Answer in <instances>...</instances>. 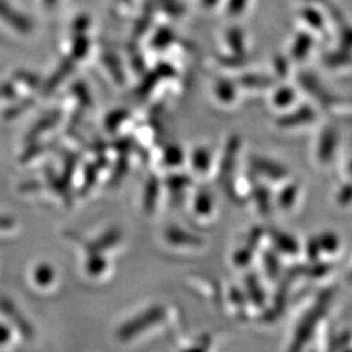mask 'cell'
Wrapping results in <instances>:
<instances>
[{"label": "cell", "instance_id": "2", "mask_svg": "<svg viewBox=\"0 0 352 352\" xmlns=\"http://www.w3.org/2000/svg\"><path fill=\"white\" fill-rule=\"evenodd\" d=\"M0 24L17 34H29L33 30V23L25 13L19 11L8 0H0Z\"/></svg>", "mask_w": 352, "mask_h": 352}, {"label": "cell", "instance_id": "5", "mask_svg": "<svg viewBox=\"0 0 352 352\" xmlns=\"http://www.w3.org/2000/svg\"><path fill=\"white\" fill-rule=\"evenodd\" d=\"M338 145V133L333 126H327L324 129L321 140H320V146H318V158L322 162H329L333 157Z\"/></svg>", "mask_w": 352, "mask_h": 352}, {"label": "cell", "instance_id": "20", "mask_svg": "<svg viewBox=\"0 0 352 352\" xmlns=\"http://www.w3.org/2000/svg\"><path fill=\"white\" fill-rule=\"evenodd\" d=\"M294 98H295V93L292 91V89L282 88L276 93L274 102L279 107H286L291 102L294 101Z\"/></svg>", "mask_w": 352, "mask_h": 352}, {"label": "cell", "instance_id": "23", "mask_svg": "<svg viewBox=\"0 0 352 352\" xmlns=\"http://www.w3.org/2000/svg\"><path fill=\"white\" fill-rule=\"evenodd\" d=\"M164 158H166V162L167 164H171V166H175L176 164H179V162H182V160H183V153L180 149H177V148H168L167 151H166V154H164Z\"/></svg>", "mask_w": 352, "mask_h": 352}, {"label": "cell", "instance_id": "35", "mask_svg": "<svg viewBox=\"0 0 352 352\" xmlns=\"http://www.w3.org/2000/svg\"><path fill=\"white\" fill-rule=\"evenodd\" d=\"M0 96H1V94H0Z\"/></svg>", "mask_w": 352, "mask_h": 352}, {"label": "cell", "instance_id": "16", "mask_svg": "<svg viewBox=\"0 0 352 352\" xmlns=\"http://www.w3.org/2000/svg\"><path fill=\"white\" fill-rule=\"evenodd\" d=\"M34 277H36V282L41 286H47L52 280L54 277V272L51 269V266L47 264L39 265L34 273Z\"/></svg>", "mask_w": 352, "mask_h": 352}, {"label": "cell", "instance_id": "27", "mask_svg": "<svg viewBox=\"0 0 352 352\" xmlns=\"http://www.w3.org/2000/svg\"><path fill=\"white\" fill-rule=\"evenodd\" d=\"M217 90H218V96H219L223 101H230V100L234 98V96H235L234 87H231V85L227 84V82H222Z\"/></svg>", "mask_w": 352, "mask_h": 352}, {"label": "cell", "instance_id": "7", "mask_svg": "<svg viewBox=\"0 0 352 352\" xmlns=\"http://www.w3.org/2000/svg\"><path fill=\"white\" fill-rule=\"evenodd\" d=\"M300 82H302V87L305 89H308V91L317 98L320 103L322 104V106H330L331 103H333V97H331V94H329L327 93V90L324 89V87L318 82V80L316 78L315 76L308 75V74H305V75H302L300 77Z\"/></svg>", "mask_w": 352, "mask_h": 352}, {"label": "cell", "instance_id": "11", "mask_svg": "<svg viewBox=\"0 0 352 352\" xmlns=\"http://www.w3.org/2000/svg\"><path fill=\"white\" fill-rule=\"evenodd\" d=\"M247 287L251 295L252 302H254L256 305H263L265 302V294L256 276H250L247 278Z\"/></svg>", "mask_w": 352, "mask_h": 352}, {"label": "cell", "instance_id": "28", "mask_svg": "<svg viewBox=\"0 0 352 352\" xmlns=\"http://www.w3.org/2000/svg\"><path fill=\"white\" fill-rule=\"evenodd\" d=\"M351 60V56L349 55V54H343V55H337V54H334V55H330L329 58H327V63L329 65H342V64L349 63Z\"/></svg>", "mask_w": 352, "mask_h": 352}, {"label": "cell", "instance_id": "31", "mask_svg": "<svg viewBox=\"0 0 352 352\" xmlns=\"http://www.w3.org/2000/svg\"><path fill=\"white\" fill-rule=\"evenodd\" d=\"M10 338H11V331H10V329L6 327V325H1V324H0V344L6 343Z\"/></svg>", "mask_w": 352, "mask_h": 352}, {"label": "cell", "instance_id": "18", "mask_svg": "<svg viewBox=\"0 0 352 352\" xmlns=\"http://www.w3.org/2000/svg\"><path fill=\"white\" fill-rule=\"evenodd\" d=\"M210 162V155L205 149H197L193 154V164L195 168L199 171H205L209 167Z\"/></svg>", "mask_w": 352, "mask_h": 352}, {"label": "cell", "instance_id": "8", "mask_svg": "<svg viewBox=\"0 0 352 352\" xmlns=\"http://www.w3.org/2000/svg\"><path fill=\"white\" fill-rule=\"evenodd\" d=\"M253 167L263 173L266 176H269L270 179H274V180H280V179H285L287 176V170L280 166L279 164H276L273 161H269V160H265V158H254L253 160Z\"/></svg>", "mask_w": 352, "mask_h": 352}, {"label": "cell", "instance_id": "12", "mask_svg": "<svg viewBox=\"0 0 352 352\" xmlns=\"http://www.w3.org/2000/svg\"><path fill=\"white\" fill-rule=\"evenodd\" d=\"M321 251H327V253H333L337 251L340 247V239L333 232H324L321 236L317 238Z\"/></svg>", "mask_w": 352, "mask_h": 352}, {"label": "cell", "instance_id": "34", "mask_svg": "<svg viewBox=\"0 0 352 352\" xmlns=\"http://www.w3.org/2000/svg\"><path fill=\"white\" fill-rule=\"evenodd\" d=\"M350 173L352 174V162L350 164Z\"/></svg>", "mask_w": 352, "mask_h": 352}, {"label": "cell", "instance_id": "22", "mask_svg": "<svg viewBox=\"0 0 352 352\" xmlns=\"http://www.w3.org/2000/svg\"><path fill=\"white\" fill-rule=\"evenodd\" d=\"M351 342V334L350 333H343L337 336L334 340H331L329 349L330 350H343L346 349Z\"/></svg>", "mask_w": 352, "mask_h": 352}, {"label": "cell", "instance_id": "9", "mask_svg": "<svg viewBox=\"0 0 352 352\" xmlns=\"http://www.w3.org/2000/svg\"><path fill=\"white\" fill-rule=\"evenodd\" d=\"M270 238H272L273 243L276 244V247L279 251L289 253V254H295V253L299 252L298 241L287 234H283V232L277 231V230H272L270 231Z\"/></svg>", "mask_w": 352, "mask_h": 352}, {"label": "cell", "instance_id": "15", "mask_svg": "<svg viewBox=\"0 0 352 352\" xmlns=\"http://www.w3.org/2000/svg\"><path fill=\"white\" fill-rule=\"evenodd\" d=\"M311 46H312V38L309 36H302L296 41V43L294 46V50H292V55L296 59H302L308 54Z\"/></svg>", "mask_w": 352, "mask_h": 352}, {"label": "cell", "instance_id": "32", "mask_svg": "<svg viewBox=\"0 0 352 352\" xmlns=\"http://www.w3.org/2000/svg\"><path fill=\"white\" fill-rule=\"evenodd\" d=\"M13 219L8 217H0V230L3 228H11L13 226Z\"/></svg>", "mask_w": 352, "mask_h": 352}, {"label": "cell", "instance_id": "10", "mask_svg": "<svg viewBox=\"0 0 352 352\" xmlns=\"http://www.w3.org/2000/svg\"><path fill=\"white\" fill-rule=\"evenodd\" d=\"M330 266L327 264H322V263H317L311 265H300L296 267H292V272L295 273V276H307L311 278H320L325 276L329 272Z\"/></svg>", "mask_w": 352, "mask_h": 352}, {"label": "cell", "instance_id": "1", "mask_svg": "<svg viewBox=\"0 0 352 352\" xmlns=\"http://www.w3.org/2000/svg\"><path fill=\"white\" fill-rule=\"evenodd\" d=\"M334 292L331 289H325L320 294L317 302L311 307V309L302 317L299 327L296 329V334L294 338V343L291 350L299 351L312 338L315 329L320 324V321L327 315V309L333 300Z\"/></svg>", "mask_w": 352, "mask_h": 352}, {"label": "cell", "instance_id": "33", "mask_svg": "<svg viewBox=\"0 0 352 352\" xmlns=\"http://www.w3.org/2000/svg\"><path fill=\"white\" fill-rule=\"evenodd\" d=\"M277 65L278 72H279V74H282V75H286V69H287L286 62H285L283 59H279L277 62Z\"/></svg>", "mask_w": 352, "mask_h": 352}, {"label": "cell", "instance_id": "4", "mask_svg": "<svg viewBox=\"0 0 352 352\" xmlns=\"http://www.w3.org/2000/svg\"><path fill=\"white\" fill-rule=\"evenodd\" d=\"M0 311L8 318L12 320L24 337L30 338L33 336V330H32L30 324L26 321L25 317H23V315L19 312V309L14 307V304L10 302L8 299L0 298Z\"/></svg>", "mask_w": 352, "mask_h": 352}, {"label": "cell", "instance_id": "14", "mask_svg": "<svg viewBox=\"0 0 352 352\" xmlns=\"http://www.w3.org/2000/svg\"><path fill=\"white\" fill-rule=\"evenodd\" d=\"M167 239L175 244H200V240L195 239V236H190L188 234L175 228H171L167 232Z\"/></svg>", "mask_w": 352, "mask_h": 352}, {"label": "cell", "instance_id": "21", "mask_svg": "<svg viewBox=\"0 0 352 352\" xmlns=\"http://www.w3.org/2000/svg\"><path fill=\"white\" fill-rule=\"evenodd\" d=\"M212 205L213 204H212V199L209 197V195L201 193V195H199V197L196 200V210H197V213L200 214L210 213Z\"/></svg>", "mask_w": 352, "mask_h": 352}, {"label": "cell", "instance_id": "24", "mask_svg": "<svg viewBox=\"0 0 352 352\" xmlns=\"http://www.w3.org/2000/svg\"><path fill=\"white\" fill-rule=\"evenodd\" d=\"M352 202V183H347L340 188L338 193V204L349 205Z\"/></svg>", "mask_w": 352, "mask_h": 352}, {"label": "cell", "instance_id": "13", "mask_svg": "<svg viewBox=\"0 0 352 352\" xmlns=\"http://www.w3.org/2000/svg\"><path fill=\"white\" fill-rule=\"evenodd\" d=\"M296 196H298V186L289 184V187H286L280 192L278 201L283 209H289L296 200Z\"/></svg>", "mask_w": 352, "mask_h": 352}, {"label": "cell", "instance_id": "3", "mask_svg": "<svg viewBox=\"0 0 352 352\" xmlns=\"http://www.w3.org/2000/svg\"><path fill=\"white\" fill-rule=\"evenodd\" d=\"M164 316V309L162 308H153L149 312L144 314V315L136 317L133 321H131L129 324H126L120 329V337L122 338H131L133 336H136L140 331H142L144 329L154 325L155 322H158V320H161Z\"/></svg>", "mask_w": 352, "mask_h": 352}, {"label": "cell", "instance_id": "17", "mask_svg": "<svg viewBox=\"0 0 352 352\" xmlns=\"http://www.w3.org/2000/svg\"><path fill=\"white\" fill-rule=\"evenodd\" d=\"M265 265H266L267 274L270 277H278V274L280 272V264H279V260H278V257L274 253H272V252L265 253Z\"/></svg>", "mask_w": 352, "mask_h": 352}, {"label": "cell", "instance_id": "6", "mask_svg": "<svg viewBox=\"0 0 352 352\" xmlns=\"http://www.w3.org/2000/svg\"><path fill=\"white\" fill-rule=\"evenodd\" d=\"M316 118L315 111L309 106H302L296 113H289L286 116H282L278 119V126L285 128H292V126H302L312 122Z\"/></svg>", "mask_w": 352, "mask_h": 352}, {"label": "cell", "instance_id": "26", "mask_svg": "<svg viewBox=\"0 0 352 352\" xmlns=\"http://www.w3.org/2000/svg\"><path fill=\"white\" fill-rule=\"evenodd\" d=\"M320 252H321V247H320L318 239L314 238V239L309 240L308 244H307V254H308V257L312 261H317Z\"/></svg>", "mask_w": 352, "mask_h": 352}, {"label": "cell", "instance_id": "25", "mask_svg": "<svg viewBox=\"0 0 352 352\" xmlns=\"http://www.w3.org/2000/svg\"><path fill=\"white\" fill-rule=\"evenodd\" d=\"M273 81L267 77H257V76H250L244 80V84L247 87H269Z\"/></svg>", "mask_w": 352, "mask_h": 352}, {"label": "cell", "instance_id": "30", "mask_svg": "<svg viewBox=\"0 0 352 352\" xmlns=\"http://www.w3.org/2000/svg\"><path fill=\"white\" fill-rule=\"evenodd\" d=\"M103 266H104V263L102 261L100 257L91 258L90 263H89V270H90L93 274H100L102 270H103Z\"/></svg>", "mask_w": 352, "mask_h": 352}, {"label": "cell", "instance_id": "29", "mask_svg": "<svg viewBox=\"0 0 352 352\" xmlns=\"http://www.w3.org/2000/svg\"><path fill=\"white\" fill-rule=\"evenodd\" d=\"M252 250H253V248L250 247V248H245V250H241V251L238 252L236 256H235L236 263L239 265L248 264L250 260H251Z\"/></svg>", "mask_w": 352, "mask_h": 352}, {"label": "cell", "instance_id": "19", "mask_svg": "<svg viewBox=\"0 0 352 352\" xmlns=\"http://www.w3.org/2000/svg\"><path fill=\"white\" fill-rule=\"evenodd\" d=\"M256 199L260 206V210L264 214L270 212V193L265 187H258L256 189Z\"/></svg>", "mask_w": 352, "mask_h": 352}]
</instances>
